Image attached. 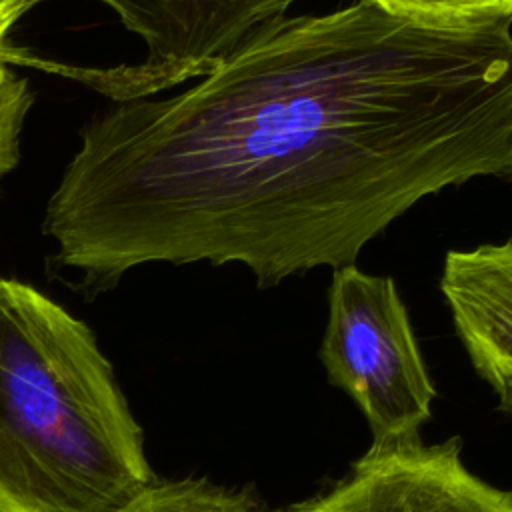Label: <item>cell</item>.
Masks as SVG:
<instances>
[{
    "mask_svg": "<svg viewBox=\"0 0 512 512\" xmlns=\"http://www.w3.org/2000/svg\"><path fill=\"white\" fill-rule=\"evenodd\" d=\"M512 178V18L372 0L284 16L198 84L82 132L42 232L92 298L148 262H240L260 288L360 250L428 194Z\"/></svg>",
    "mask_w": 512,
    "mask_h": 512,
    "instance_id": "6da1fadb",
    "label": "cell"
},
{
    "mask_svg": "<svg viewBox=\"0 0 512 512\" xmlns=\"http://www.w3.org/2000/svg\"><path fill=\"white\" fill-rule=\"evenodd\" d=\"M146 46V58L114 68H86L10 48L8 64L36 66L78 80L114 102L206 76L230 58L254 32L286 16L294 0H100Z\"/></svg>",
    "mask_w": 512,
    "mask_h": 512,
    "instance_id": "277c9868",
    "label": "cell"
},
{
    "mask_svg": "<svg viewBox=\"0 0 512 512\" xmlns=\"http://www.w3.org/2000/svg\"><path fill=\"white\" fill-rule=\"evenodd\" d=\"M120 512H274L244 486H222L208 478L156 480Z\"/></svg>",
    "mask_w": 512,
    "mask_h": 512,
    "instance_id": "52a82bcc",
    "label": "cell"
},
{
    "mask_svg": "<svg viewBox=\"0 0 512 512\" xmlns=\"http://www.w3.org/2000/svg\"><path fill=\"white\" fill-rule=\"evenodd\" d=\"M10 2H14V0H0V6H6V4H10Z\"/></svg>",
    "mask_w": 512,
    "mask_h": 512,
    "instance_id": "8fae6325",
    "label": "cell"
},
{
    "mask_svg": "<svg viewBox=\"0 0 512 512\" xmlns=\"http://www.w3.org/2000/svg\"><path fill=\"white\" fill-rule=\"evenodd\" d=\"M282 512H512V488L466 468L462 440L422 438L370 448L326 490Z\"/></svg>",
    "mask_w": 512,
    "mask_h": 512,
    "instance_id": "5b68a950",
    "label": "cell"
},
{
    "mask_svg": "<svg viewBox=\"0 0 512 512\" xmlns=\"http://www.w3.org/2000/svg\"><path fill=\"white\" fill-rule=\"evenodd\" d=\"M318 356L364 414L374 446L420 438L436 388L392 278L356 264L334 270Z\"/></svg>",
    "mask_w": 512,
    "mask_h": 512,
    "instance_id": "3957f363",
    "label": "cell"
},
{
    "mask_svg": "<svg viewBox=\"0 0 512 512\" xmlns=\"http://www.w3.org/2000/svg\"><path fill=\"white\" fill-rule=\"evenodd\" d=\"M40 2H46V0H14L6 6H0V68L8 66L4 60V52L8 46V42H6L8 34L18 24V20Z\"/></svg>",
    "mask_w": 512,
    "mask_h": 512,
    "instance_id": "30bf717a",
    "label": "cell"
},
{
    "mask_svg": "<svg viewBox=\"0 0 512 512\" xmlns=\"http://www.w3.org/2000/svg\"><path fill=\"white\" fill-rule=\"evenodd\" d=\"M384 10L432 22L512 18V0H372Z\"/></svg>",
    "mask_w": 512,
    "mask_h": 512,
    "instance_id": "ba28073f",
    "label": "cell"
},
{
    "mask_svg": "<svg viewBox=\"0 0 512 512\" xmlns=\"http://www.w3.org/2000/svg\"><path fill=\"white\" fill-rule=\"evenodd\" d=\"M440 290L480 378H512V240L450 250Z\"/></svg>",
    "mask_w": 512,
    "mask_h": 512,
    "instance_id": "8992f818",
    "label": "cell"
},
{
    "mask_svg": "<svg viewBox=\"0 0 512 512\" xmlns=\"http://www.w3.org/2000/svg\"><path fill=\"white\" fill-rule=\"evenodd\" d=\"M32 106V92L26 78L0 68V180L20 160V132Z\"/></svg>",
    "mask_w": 512,
    "mask_h": 512,
    "instance_id": "9c48e42d",
    "label": "cell"
},
{
    "mask_svg": "<svg viewBox=\"0 0 512 512\" xmlns=\"http://www.w3.org/2000/svg\"><path fill=\"white\" fill-rule=\"evenodd\" d=\"M156 480L88 324L0 278V512H120Z\"/></svg>",
    "mask_w": 512,
    "mask_h": 512,
    "instance_id": "7a4b0ae2",
    "label": "cell"
}]
</instances>
